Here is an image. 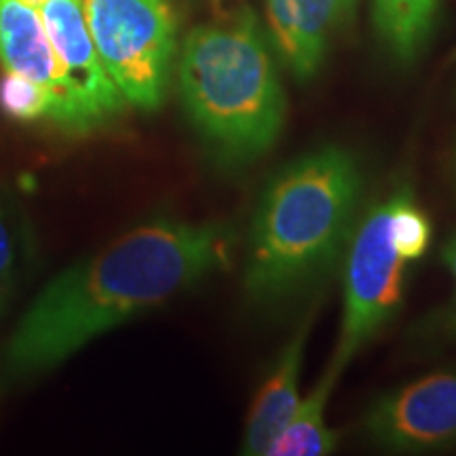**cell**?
Listing matches in <instances>:
<instances>
[{
	"mask_svg": "<svg viewBox=\"0 0 456 456\" xmlns=\"http://www.w3.org/2000/svg\"><path fill=\"white\" fill-rule=\"evenodd\" d=\"M228 245L218 224L157 220L125 232L38 294L7 345L9 368L32 374L57 366L218 269Z\"/></svg>",
	"mask_w": 456,
	"mask_h": 456,
	"instance_id": "cell-1",
	"label": "cell"
},
{
	"mask_svg": "<svg viewBox=\"0 0 456 456\" xmlns=\"http://www.w3.org/2000/svg\"><path fill=\"white\" fill-rule=\"evenodd\" d=\"M362 195L351 152L319 148L275 175L252 226L245 289L271 302L292 294L332 265Z\"/></svg>",
	"mask_w": 456,
	"mask_h": 456,
	"instance_id": "cell-2",
	"label": "cell"
},
{
	"mask_svg": "<svg viewBox=\"0 0 456 456\" xmlns=\"http://www.w3.org/2000/svg\"><path fill=\"white\" fill-rule=\"evenodd\" d=\"M184 108L203 138L231 161H252L275 144L285 95L254 13L188 32L178 66Z\"/></svg>",
	"mask_w": 456,
	"mask_h": 456,
	"instance_id": "cell-3",
	"label": "cell"
},
{
	"mask_svg": "<svg viewBox=\"0 0 456 456\" xmlns=\"http://www.w3.org/2000/svg\"><path fill=\"white\" fill-rule=\"evenodd\" d=\"M108 77L127 104L152 112L167 95L178 24L167 0H83Z\"/></svg>",
	"mask_w": 456,
	"mask_h": 456,
	"instance_id": "cell-4",
	"label": "cell"
},
{
	"mask_svg": "<svg viewBox=\"0 0 456 456\" xmlns=\"http://www.w3.org/2000/svg\"><path fill=\"white\" fill-rule=\"evenodd\" d=\"M391 201L368 209L345 265V317L334 362L345 368L402 300L403 260L389 232Z\"/></svg>",
	"mask_w": 456,
	"mask_h": 456,
	"instance_id": "cell-5",
	"label": "cell"
},
{
	"mask_svg": "<svg viewBox=\"0 0 456 456\" xmlns=\"http://www.w3.org/2000/svg\"><path fill=\"white\" fill-rule=\"evenodd\" d=\"M374 442L402 452L456 444V372H437L380 399L368 416Z\"/></svg>",
	"mask_w": 456,
	"mask_h": 456,
	"instance_id": "cell-6",
	"label": "cell"
},
{
	"mask_svg": "<svg viewBox=\"0 0 456 456\" xmlns=\"http://www.w3.org/2000/svg\"><path fill=\"white\" fill-rule=\"evenodd\" d=\"M38 11L87 129L118 117L127 100L102 64L83 0H47Z\"/></svg>",
	"mask_w": 456,
	"mask_h": 456,
	"instance_id": "cell-7",
	"label": "cell"
},
{
	"mask_svg": "<svg viewBox=\"0 0 456 456\" xmlns=\"http://www.w3.org/2000/svg\"><path fill=\"white\" fill-rule=\"evenodd\" d=\"M0 61L7 72L21 74L49 91L53 100L51 121L55 125L74 134L89 131L51 45L41 11L21 0H0Z\"/></svg>",
	"mask_w": 456,
	"mask_h": 456,
	"instance_id": "cell-8",
	"label": "cell"
},
{
	"mask_svg": "<svg viewBox=\"0 0 456 456\" xmlns=\"http://www.w3.org/2000/svg\"><path fill=\"white\" fill-rule=\"evenodd\" d=\"M357 0H266L273 43L298 81L322 66L334 34L349 20Z\"/></svg>",
	"mask_w": 456,
	"mask_h": 456,
	"instance_id": "cell-9",
	"label": "cell"
},
{
	"mask_svg": "<svg viewBox=\"0 0 456 456\" xmlns=\"http://www.w3.org/2000/svg\"><path fill=\"white\" fill-rule=\"evenodd\" d=\"M309 328L311 323L305 322L296 330V334L289 338L281 355H279L266 383L262 385L258 395H256L248 427H245L241 448L243 454H269L271 446L296 414V408L300 403L298 380L302 355H305Z\"/></svg>",
	"mask_w": 456,
	"mask_h": 456,
	"instance_id": "cell-10",
	"label": "cell"
},
{
	"mask_svg": "<svg viewBox=\"0 0 456 456\" xmlns=\"http://www.w3.org/2000/svg\"><path fill=\"white\" fill-rule=\"evenodd\" d=\"M342 368L330 362L319 383L296 408L288 427L273 444L271 456H323L336 450V433L326 425V406Z\"/></svg>",
	"mask_w": 456,
	"mask_h": 456,
	"instance_id": "cell-11",
	"label": "cell"
},
{
	"mask_svg": "<svg viewBox=\"0 0 456 456\" xmlns=\"http://www.w3.org/2000/svg\"><path fill=\"white\" fill-rule=\"evenodd\" d=\"M440 0H372L374 26L387 49L403 64L429 41Z\"/></svg>",
	"mask_w": 456,
	"mask_h": 456,
	"instance_id": "cell-12",
	"label": "cell"
},
{
	"mask_svg": "<svg viewBox=\"0 0 456 456\" xmlns=\"http://www.w3.org/2000/svg\"><path fill=\"white\" fill-rule=\"evenodd\" d=\"M389 232L397 254L403 260H419L427 252L431 239V224L427 216L416 208L408 191L391 199Z\"/></svg>",
	"mask_w": 456,
	"mask_h": 456,
	"instance_id": "cell-13",
	"label": "cell"
},
{
	"mask_svg": "<svg viewBox=\"0 0 456 456\" xmlns=\"http://www.w3.org/2000/svg\"><path fill=\"white\" fill-rule=\"evenodd\" d=\"M0 110L15 121L51 118L53 100L49 91L21 74L7 72L0 78Z\"/></svg>",
	"mask_w": 456,
	"mask_h": 456,
	"instance_id": "cell-14",
	"label": "cell"
},
{
	"mask_svg": "<svg viewBox=\"0 0 456 456\" xmlns=\"http://www.w3.org/2000/svg\"><path fill=\"white\" fill-rule=\"evenodd\" d=\"M11 266H13V243H11L7 226L0 218V289L7 283Z\"/></svg>",
	"mask_w": 456,
	"mask_h": 456,
	"instance_id": "cell-15",
	"label": "cell"
},
{
	"mask_svg": "<svg viewBox=\"0 0 456 456\" xmlns=\"http://www.w3.org/2000/svg\"><path fill=\"white\" fill-rule=\"evenodd\" d=\"M444 260H446L448 269L452 271V277L456 281V235L450 239V241L446 243V248H444Z\"/></svg>",
	"mask_w": 456,
	"mask_h": 456,
	"instance_id": "cell-16",
	"label": "cell"
},
{
	"mask_svg": "<svg viewBox=\"0 0 456 456\" xmlns=\"http://www.w3.org/2000/svg\"><path fill=\"white\" fill-rule=\"evenodd\" d=\"M21 3L28 4V7H32V9H41L47 0H21Z\"/></svg>",
	"mask_w": 456,
	"mask_h": 456,
	"instance_id": "cell-17",
	"label": "cell"
}]
</instances>
